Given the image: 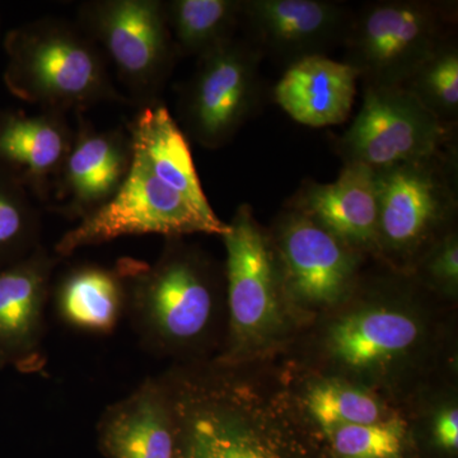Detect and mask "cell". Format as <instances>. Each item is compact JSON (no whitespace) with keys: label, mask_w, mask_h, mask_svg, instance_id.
I'll return each instance as SVG.
<instances>
[{"label":"cell","mask_w":458,"mask_h":458,"mask_svg":"<svg viewBox=\"0 0 458 458\" xmlns=\"http://www.w3.org/2000/svg\"><path fill=\"white\" fill-rule=\"evenodd\" d=\"M457 328V304L378 264L343 303L301 328L279 358L403 410L421 391L458 377Z\"/></svg>","instance_id":"6da1fadb"},{"label":"cell","mask_w":458,"mask_h":458,"mask_svg":"<svg viewBox=\"0 0 458 458\" xmlns=\"http://www.w3.org/2000/svg\"><path fill=\"white\" fill-rule=\"evenodd\" d=\"M159 377L176 418L179 458H328L276 358L171 364Z\"/></svg>","instance_id":"7a4b0ae2"},{"label":"cell","mask_w":458,"mask_h":458,"mask_svg":"<svg viewBox=\"0 0 458 458\" xmlns=\"http://www.w3.org/2000/svg\"><path fill=\"white\" fill-rule=\"evenodd\" d=\"M125 128L132 146L128 174L108 203L57 241L54 254L62 260L122 237H222L228 231L205 195L189 140L164 102L138 108Z\"/></svg>","instance_id":"3957f363"},{"label":"cell","mask_w":458,"mask_h":458,"mask_svg":"<svg viewBox=\"0 0 458 458\" xmlns=\"http://www.w3.org/2000/svg\"><path fill=\"white\" fill-rule=\"evenodd\" d=\"M126 286L125 318L141 348L172 364L216 360L227 334L223 264L185 237L165 238L153 264L119 259Z\"/></svg>","instance_id":"277c9868"},{"label":"cell","mask_w":458,"mask_h":458,"mask_svg":"<svg viewBox=\"0 0 458 458\" xmlns=\"http://www.w3.org/2000/svg\"><path fill=\"white\" fill-rule=\"evenodd\" d=\"M222 240L227 334L216 360L236 364L278 358L301 327L286 301L269 228L260 225L249 204H242Z\"/></svg>","instance_id":"5b68a950"},{"label":"cell","mask_w":458,"mask_h":458,"mask_svg":"<svg viewBox=\"0 0 458 458\" xmlns=\"http://www.w3.org/2000/svg\"><path fill=\"white\" fill-rule=\"evenodd\" d=\"M3 82L40 110L83 113L98 104L132 106L114 86L104 54L77 22L42 17L5 33Z\"/></svg>","instance_id":"8992f818"},{"label":"cell","mask_w":458,"mask_h":458,"mask_svg":"<svg viewBox=\"0 0 458 458\" xmlns=\"http://www.w3.org/2000/svg\"><path fill=\"white\" fill-rule=\"evenodd\" d=\"M454 150L376 172L378 264L410 276L424 255L456 227Z\"/></svg>","instance_id":"52a82bcc"},{"label":"cell","mask_w":458,"mask_h":458,"mask_svg":"<svg viewBox=\"0 0 458 458\" xmlns=\"http://www.w3.org/2000/svg\"><path fill=\"white\" fill-rule=\"evenodd\" d=\"M456 5L426 0H381L352 14L346 64L366 87H403L448 41Z\"/></svg>","instance_id":"ba28073f"},{"label":"cell","mask_w":458,"mask_h":458,"mask_svg":"<svg viewBox=\"0 0 458 458\" xmlns=\"http://www.w3.org/2000/svg\"><path fill=\"white\" fill-rule=\"evenodd\" d=\"M113 66L132 106L161 101L177 59L164 0H89L77 21Z\"/></svg>","instance_id":"9c48e42d"},{"label":"cell","mask_w":458,"mask_h":458,"mask_svg":"<svg viewBox=\"0 0 458 458\" xmlns=\"http://www.w3.org/2000/svg\"><path fill=\"white\" fill-rule=\"evenodd\" d=\"M269 231L286 301L301 328L343 303L373 261L292 208Z\"/></svg>","instance_id":"30bf717a"},{"label":"cell","mask_w":458,"mask_h":458,"mask_svg":"<svg viewBox=\"0 0 458 458\" xmlns=\"http://www.w3.org/2000/svg\"><path fill=\"white\" fill-rule=\"evenodd\" d=\"M452 128L403 87H366L360 113L335 148L344 164L382 171L450 152Z\"/></svg>","instance_id":"8fae6325"},{"label":"cell","mask_w":458,"mask_h":458,"mask_svg":"<svg viewBox=\"0 0 458 458\" xmlns=\"http://www.w3.org/2000/svg\"><path fill=\"white\" fill-rule=\"evenodd\" d=\"M261 50L233 38L198 57L180 98L182 131L205 149H219L240 131L261 98Z\"/></svg>","instance_id":"7c38bea8"},{"label":"cell","mask_w":458,"mask_h":458,"mask_svg":"<svg viewBox=\"0 0 458 458\" xmlns=\"http://www.w3.org/2000/svg\"><path fill=\"white\" fill-rule=\"evenodd\" d=\"M60 261L41 245L0 270V369L38 373L47 366V310Z\"/></svg>","instance_id":"4fadbf2b"},{"label":"cell","mask_w":458,"mask_h":458,"mask_svg":"<svg viewBox=\"0 0 458 458\" xmlns=\"http://www.w3.org/2000/svg\"><path fill=\"white\" fill-rule=\"evenodd\" d=\"M75 114L73 141L54 185L55 204L47 210L78 223L116 194L131 168L132 146L126 128L98 131L83 113Z\"/></svg>","instance_id":"5bb4252c"},{"label":"cell","mask_w":458,"mask_h":458,"mask_svg":"<svg viewBox=\"0 0 458 458\" xmlns=\"http://www.w3.org/2000/svg\"><path fill=\"white\" fill-rule=\"evenodd\" d=\"M352 18L348 8L327 0H242L241 21L262 54L291 65L344 45Z\"/></svg>","instance_id":"9a60e30c"},{"label":"cell","mask_w":458,"mask_h":458,"mask_svg":"<svg viewBox=\"0 0 458 458\" xmlns=\"http://www.w3.org/2000/svg\"><path fill=\"white\" fill-rule=\"evenodd\" d=\"M98 450L104 458H179V432L161 377H148L102 412Z\"/></svg>","instance_id":"2e32d148"},{"label":"cell","mask_w":458,"mask_h":458,"mask_svg":"<svg viewBox=\"0 0 458 458\" xmlns=\"http://www.w3.org/2000/svg\"><path fill=\"white\" fill-rule=\"evenodd\" d=\"M289 208L303 213L373 261L378 254L376 172L360 164H344L331 183L309 181Z\"/></svg>","instance_id":"e0dca14e"},{"label":"cell","mask_w":458,"mask_h":458,"mask_svg":"<svg viewBox=\"0 0 458 458\" xmlns=\"http://www.w3.org/2000/svg\"><path fill=\"white\" fill-rule=\"evenodd\" d=\"M73 134L60 111L0 110V165L14 172L35 200L47 203Z\"/></svg>","instance_id":"ac0fdd59"},{"label":"cell","mask_w":458,"mask_h":458,"mask_svg":"<svg viewBox=\"0 0 458 458\" xmlns=\"http://www.w3.org/2000/svg\"><path fill=\"white\" fill-rule=\"evenodd\" d=\"M358 80V72L346 63L327 55L304 57L288 65L274 89V99L302 125H339L351 114Z\"/></svg>","instance_id":"d6986e66"},{"label":"cell","mask_w":458,"mask_h":458,"mask_svg":"<svg viewBox=\"0 0 458 458\" xmlns=\"http://www.w3.org/2000/svg\"><path fill=\"white\" fill-rule=\"evenodd\" d=\"M57 318L87 335L114 334L125 318L128 286L120 260L114 267L81 264L66 270L51 289Z\"/></svg>","instance_id":"ffe728a7"},{"label":"cell","mask_w":458,"mask_h":458,"mask_svg":"<svg viewBox=\"0 0 458 458\" xmlns=\"http://www.w3.org/2000/svg\"><path fill=\"white\" fill-rule=\"evenodd\" d=\"M280 363L295 405L313 428L391 423L405 418L403 410L366 388Z\"/></svg>","instance_id":"44dd1931"},{"label":"cell","mask_w":458,"mask_h":458,"mask_svg":"<svg viewBox=\"0 0 458 458\" xmlns=\"http://www.w3.org/2000/svg\"><path fill=\"white\" fill-rule=\"evenodd\" d=\"M165 12L177 55L200 57L236 38L242 0H167Z\"/></svg>","instance_id":"7402d4cb"},{"label":"cell","mask_w":458,"mask_h":458,"mask_svg":"<svg viewBox=\"0 0 458 458\" xmlns=\"http://www.w3.org/2000/svg\"><path fill=\"white\" fill-rule=\"evenodd\" d=\"M403 412L417 458H458V377L421 391Z\"/></svg>","instance_id":"603a6c76"},{"label":"cell","mask_w":458,"mask_h":458,"mask_svg":"<svg viewBox=\"0 0 458 458\" xmlns=\"http://www.w3.org/2000/svg\"><path fill=\"white\" fill-rule=\"evenodd\" d=\"M40 210L14 172L0 165V270L35 251L41 242Z\"/></svg>","instance_id":"cb8c5ba5"},{"label":"cell","mask_w":458,"mask_h":458,"mask_svg":"<svg viewBox=\"0 0 458 458\" xmlns=\"http://www.w3.org/2000/svg\"><path fill=\"white\" fill-rule=\"evenodd\" d=\"M328 458H417L406 419L313 428Z\"/></svg>","instance_id":"d4e9b609"},{"label":"cell","mask_w":458,"mask_h":458,"mask_svg":"<svg viewBox=\"0 0 458 458\" xmlns=\"http://www.w3.org/2000/svg\"><path fill=\"white\" fill-rule=\"evenodd\" d=\"M403 87L442 123L454 126L458 116L457 45L448 41Z\"/></svg>","instance_id":"484cf974"},{"label":"cell","mask_w":458,"mask_h":458,"mask_svg":"<svg viewBox=\"0 0 458 458\" xmlns=\"http://www.w3.org/2000/svg\"><path fill=\"white\" fill-rule=\"evenodd\" d=\"M419 284L445 302L458 301V232L452 229L421 258L410 274Z\"/></svg>","instance_id":"4316f807"}]
</instances>
